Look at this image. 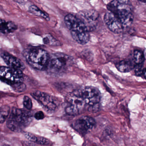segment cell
Segmentation results:
<instances>
[{
	"mask_svg": "<svg viewBox=\"0 0 146 146\" xmlns=\"http://www.w3.org/2000/svg\"><path fill=\"white\" fill-rule=\"evenodd\" d=\"M134 59L136 64H142L144 60L143 52L141 50H135L134 52Z\"/></svg>",
	"mask_w": 146,
	"mask_h": 146,
	"instance_id": "18",
	"label": "cell"
},
{
	"mask_svg": "<svg viewBox=\"0 0 146 146\" xmlns=\"http://www.w3.org/2000/svg\"><path fill=\"white\" fill-rule=\"evenodd\" d=\"M43 42L45 44L51 45V46H59V41L55 38L50 35H48L43 38Z\"/></svg>",
	"mask_w": 146,
	"mask_h": 146,
	"instance_id": "19",
	"label": "cell"
},
{
	"mask_svg": "<svg viewBox=\"0 0 146 146\" xmlns=\"http://www.w3.org/2000/svg\"><path fill=\"white\" fill-rule=\"evenodd\" d=\"M143 75H144V77H145V78L146 79V69L144 70Z\"/></svg>",
	"mask_w": 146,
	"mask_h": 146,
	"instance_id": "26",
	"label": "cell"
},
{
	"mask_svg": "<svg viewBox=\"0 0 146 146\" xmlns=\"http://www.w3.org/2000/svg\"><path fill=\"white\" fill-rule=\"evenodd\" d=\"M44 117H45V115H44L43 112L42 111H39L36 113L35 114V118L37 120H41V119H43Z\"/></svg>",
	"mask_w": 146,
	"mask_h": 146,
	"instance_id": "25",
	"label": "cell"
},
{
	"mask_svg": "<svg viewBox=\"0 0 146 146\" xmlns=\"http://www.w3.org/2000/svg\"><path fill=\"white\" fill-rule=\"evenodd\" d=\"M134 69H135V73L137 76H141L143 74L144 70H143V68L142 64H136V65L135 66Z\"/></svg>",
	"mask_w": 146,
	"mask_h": 146,
	"instance_id": "23",
	"label": "cell"
},
{
	"mask_svg": "<svg viewBox=\"0 0 146 146\" xmlns=\"http://www.w3.org/2000/svg\"><path fill=\"white\" fill-rule=\"evenodd\" d=\"M31 95L46 111H53L58 106L57 99L46 93L37 91L31 93Z\"/></svg>",
	"mask_w": 146,
	"mask_h": 146,
	"instance_id": "9",
	"label": "cell"
},
{
	"mask_svg": "<svg viewBox=\"0 0 146 146\" xmlns=\"http://www.w3.org/2000/svg\"><path fill=\"white\" fill-rule=\"evenodd\" d=\"M107 8L120 18L133 21V6L129 0H113L108 4Z\"/></svg>",
	"mask_w": 146,
	"mask_h": 146,
	"instance_id": "3",
	"label": "cell"
},
{
	"mask_svg": "<svg viewBox=\"0 0 146 146\" xmlns=\"http://www.w3.org/2000/svg\"><path fill=\"white\" fill-rule=\"evenodd\" d=\"M24 106L25 108L28 110H31L32 108V102L31 99L29 96H24L23 98V102Z\"/></svg>",
	"mask_w": 146,
	"mask_h": 146,
	"instance_id": "21",
	"label": "cell"
},
{
	"mask_svg": "<svg viewBox=\"0 0 146 146\" xmlns=\"http://www.w3.org/2000/svg\"><path fill=\"white\" fill-rule=\"evenodd\" d=\"M23 73L22 70L11 67L2 66L0 69V78L3 82L12 86L23 81Z\"/></svg>",
	"mask_w": 146,
	"mask_h": 146,
	"instance_id": "8",
	"label": "cell"
},
{
	"mask_svg": "<svg viewBox=\"0 0 146 146\" xmlns=\"http://www.w3.org/2000/svg\"><path fill=\"white\" fill-rule=\"evenodd\" d=\"M104 20L107 28L115 34L124 32L133 23V21L122 19L108 11L104 16Z\"/></svg>",
	"mask_w": 146,
	"mask_h": 146,
	"instance_id": "4",
	"label": "cell"
},
{
	"mask_svg": "<svg viewBox=\"0 0 146 146\" xmlns=\"http://www.w3.org/2000/svg\"><path fill=\"white\" fill-rule=\"evenodd\" d=\"M117 70L120 72H129L135 68V65L129 60H124L120 61L116 65Z\"/></svg>",
	"mask_w": 146,
	"mask_h": 146,
	"instance_id": "15",
	"label": "cell"
},
{
	"mask_svg": "<svg viewBox=\"0 0 146 146\" xmlns=\"http://www.w3.org/2000/svg\"><path fill=\"white\" fill-rule=\"evenodd\" d=\"M32 120V113L30 112L13 108L7 122V127L12 131L21 132Z\"/></svg>",
	"mask_w": 146,
	"mask_h": 146,
	"instance_id": "1",
	"label": "cell"
},
{
	"mask_svg": "<svg viewBox=\"0 0 146 146\" xmlns=\"http://www.w3.org/2000/svg\"><path fill=\"white\" fill-rule=\"evenodd\" d=\"M29 11L30 13L37 17H40L45 19L46 21H49L50 17L49 15L45 12L41 10L36 6L32 5L29 7Z\"/></svg>",
	"mask_w": 146,
	"mask_h": 146,
	"instance_id": "16",
	"label": "cell"
},
{
	"mask_svg": "<svg viewBox=\"0 0 146 146\" xmlns=\"http://www.w3.org/2000/svg\"><path fill=\"white\" fill-rule=\"evenodd\" d=\"M11 112L9 106H3L0 108V122L3 123L6 120Z\"/></svg>",
	"mask_w": 146,
	"mask_h": 146,
	"instance_id": "17",
	"label": "cell"
},
{
	"mask_svg": "<svg viewBox=\"0 0 146 146\" xmlns=\"http://www.w3.org/2000/svg\"><path fill=\"white\" fill-rule=\"evenodd\" d=\"M11 86L14 91L18 93L24 92L26 89V85L23 83V82L16 84Z\"/></svg>",
	"mask_w": 146,
	"mask_h": 146,
	"instance_id": "20",
	"label": "cell"
},
{
	"mask_svg": "<svg viewBox=\"0 0 146 146\" xmlns=\"http://www.w3.org/2000/svg\"><path fill=\"white\" fill-rule=\"evenodd\" d=\"M95 125L94 118L88 116H82L72 123V127L78 133L84 135L92 130Z\"/></svg>",
	"mask_w": 146,
	"mask_h": 146,
	"instance_id": "10",
	"label": "cell"
},
{
	"mask_svg": "<svg viewBox=\"0 0 146 146\" xmlns=\"http://www.w3.org/2000/svg\"><path fill=\"white\" fill-rule=\"evenodd\" d=\"M25 137L31 142L36 143L37 141V137L34 134L30 132H26L24 133Z\"/></svg>",
	"mask_w": 146,
	"mask_h": 146,
	"instance_id": "22",
	"label": "cell"
},
{
	"mask_svg": "<svg viewBox=\"0 0 146 146\" xmlns=\"http://www.w3.org/2000/svg\"><path fill=\"white\" fill-rule=\"evenodd\" d=\"M76 90L85 103L88 110L91 107L100 103L101 94L97 88L92 86H86Z\"/></svg>",
	"mask_w": 146,
	"mask_h": 146,
	"instance_id": "5",
	"label": "cell"
},
{
	"mask_svg": "<svg viewBox=\"0 0 146 146\" xmlns=\"http://www.w3.org/2000/svg\"><path fill=\"white\" fill-rule=\"evenodd\" d=\"M49 142L50 141L49 140L45 137L41 136L37 137V141L36 143H38V144L42 145H48L49 144Z\"/></svg>",
	"mask_w": 146,
	"mask_h": 146,
	"instance_id": "24",
	"label": "cell"
},
{
	"mask_svg": "<svg viewBox=\"0 0 146 146\" xmlns=\"http://www.w3.org/2000/svg\"><path fill=\"white\" fill-rule=\"evenodd\" d=\"M138 1H141L142 2H144V3H146V0H137Z\"/></svg>",
	"mask_w": 146,
	"mask_h": 146,
	"instance_id": "27",
	"label": "cell"
},
{
	"mask_svg": "<svg viewBox=\"0 0 146 146\" xmlns=\"http://www.w3.org/2000/svg\"><path fill=\"white\" fill-rule=\"evenodd\" d=\"M77 17L79 18L87 32H92L96 29L99 22V14L94 10H86L80 11Z\"/></svg>",
	"mask_w": 146,
	"mask_h": 146,
	"instance_id": "6",
	"label": "cell"
},
{
	"mask_svg": "<svg viewBox=\"0 0 146 146\" xmlns=\"http://www.w3.org/2000/svg\"><path fill=\"white\" fill-rule=\"evenodd\" d=\"M24 56L27 63L33 68L39 70H46L50 55L41 48H31L25 52Z\"/></svg>",
	"mask_w": 146,
	"mask_h": 146,
	"instance_id": "2",
	"label": "cell"
},
{
	"mask_svg": "<svg viewBox=\"0 0 146 146\" xmlns=\"http://www.w3.org/2000/svg\"><path fill=\"white\" fill-rule=\"evenodd\" d=\"M72 61L71 57L61 53H57L50 56L46 70L52 73H58L65 69Z\"/></svg>",
	"mask_w": 146,
	"mask_h": 146,
	"instance_id": "7",
	"label": "cell"
},
{
	"mask_svg": "<svg viewBox=\"0 0 146 146\" xmlns=\"http://www.w3.org/2000/svg\"><path fill=\"white\" fill-rule=\"evenodd\" d=\"M17 26L13 22L6 21L4 19H1L0 31L3 34H8L17 30Z\"/></svg>",
	"mask_w": 146,
	"mask_h": 146,
	"instance_id": "14",
	"label": "cell"
},
{
	"mask_svg": "<svg viewBox=\"0 0 146 146\" xmlns=\"http://www.w3.org/2000/svg\"><path fill=\"white\" fill-rule=\"evenodd\" d=\"M64 21L66 27L70 31H86L80 19L76 15L67 14L65 17Z\"/></svg>",
	"mask_w": 146,
	"mask_h": 146,
	"instance_id": "11",
	"label": "cell"
},
{
	"mask_svg": "<svg viewBox=\"0 0 146 146\" xmlns=\"http://www.w3.org/2000/svg\"><path fill=\"white\" fill-rule=\"evenodd\" d=\"M1 56L9 67L22 71L25 69V65L21 60L7 52L2 51Z\"/></svg>",
	"mask_w": 146,
	"mask_h": 146,
	"instance_id": "12",
	"label": "cell"
},
{
	"mask_svg": "<svg viewBox=\"0 0 146 146\" xmlns=\"http://www.w3.org/2000/svg\"><path fill=\"white\" fill-rule=\"evenodd\" d=\"M72 37L78 44L85 45L88 43L90 39L89 32L85 31H70Z\"/></svg>",
	"mask_w": 146,
	"mask_h": 146,
	"instance_id": "13",
	"label": "cell"
}]
</instances>
